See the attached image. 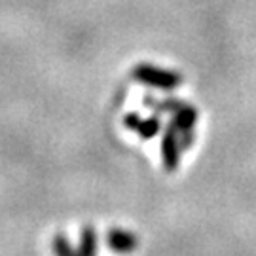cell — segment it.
I'll list each match as a JSON object with an SVG mask.
<instances>
[{"label": "cell", "instance_id": "cell-1", "mask_svg": "<svg viewBox=\"0 0 256 256\" xmlns=\"http://www.w3.org/2000/svg\"><path fill=\"white\" fill-rule=\"evenodd\" d=\"M133 78L137 82L156 88V90H174L182 84V76L178 72H171V70H164V68H158L152 64H138L133 70Z\"/></svg>", "mask_w": 256, "mask_h": 256}, {"label": "cell", "instance_id": "cell-2", "mask_svg": "<svg viewBox=\"0 0 256 256\" xmlns=\"http://www.w3.org/2000/svg\"><path fill=\"white\" fill-rule=\"evenodd\" d=\"M162 158H164V165L167 171H176L178 167V138L174 133V126L167 129L162 140Z\"/></svg>", "mask_w": 256, "mask_h": 256}, {"label": "cell", "instance_id": "cell-3", "mask_svg": "<svg viewBox=\"0 0 256 256\" xmlns=\"http://www.w3.org/2000/svg\"><path fill=\"white\" fill-rule=\"evenodd\" d=\"M106 245L116 252H129V250H135L138 245V239L126 230H108L106 232Z\"/></svg>", "mask_w": 256, "mask_h": 256}, {"label": "cell", "instance_id": "cell-4", "mask_svg": "<svg viewBox=\"0 0 256 256\" xmlns=\"http://www.w3.org/2000/svg\"><path fill=\"white\" fill-rule=\"evenodd\" d=\"M196 120H198V112L194 106H178L173 116V126L180 129L182 133H188L196 126Z\"/></svg>", "mask_w": 256, "mask_h": 256}, {"label": "cell", "instance_id": "cell-5", "mask_svg": "<svg viewBox=\"0 0 256 256\" xmlns=\"http://www.w3.org/2000/svg\"><path fill=\"white\" fill-rule=\"evenodd\" d=\"M97 252V234L93 226H84L80 232V247H78V254H95Z\"/></svg>", "mask_w": 256, "mask_h": 256}, {"label": "cell", "instance_id": "cell-6", "mask_svg": "<svg viewBox=\"0 0 256 256\" xmlns=\"http://www.w3.org/2000/svg\"><path fill=\"white\" fill-rule=\"evenodd\" d=\"M135 131H137L138 135L142 138H152L160 131V120L156 118H148V120H142L140 118V122L137 124V128H135Z\"/></svg>", "mask_w": 256, "mask_h": 256}, {"label": "cell", "instance_id": "cell-7", "mask_svg": "<svg viewBox=\"0 0 256 256\" xmlns=\"http://www.w3.org/2000/svg\"><path fill=\"white\" fill-rule=\"evenodd\" d=\"M52 248H54L57 254L61 256H72V254H78L72 247H70V243L66 241L64 236H55L54 238V243H52Z\"/></svg>", "mask_w": 256, "mask_h": 256}]
</instances>
